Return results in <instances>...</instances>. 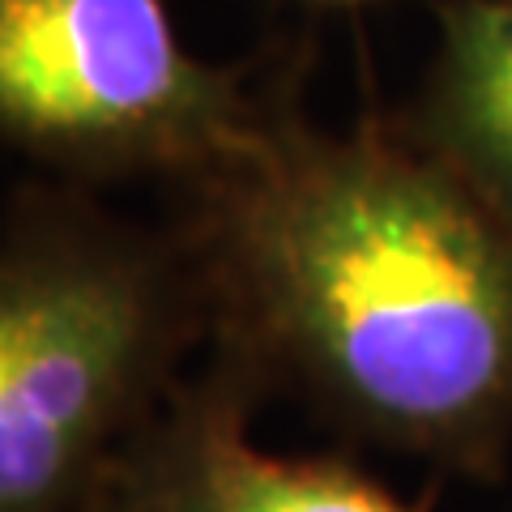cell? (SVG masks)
I'll list each match as a JSON object with an SVG mask.
<instances>
[{"label":"cell","mask_w":512,"mask_h":512,"mask_svg":"<svg viewBox=\"0 0 512 512\" xmlns=\"http://www.w3.org/2000/svg\"><path fill=\"white\" fill-rule=\"evenodd\" d=\"M210 338L363 440L495 474L512 436V222L419 133L274 103L188 184Z\"/></svg>","instance_id":"cell-1"},{"label":"cell","mask_w":512,"mask_h":512,"mask_svg":"<svg viewBox=\"0 0 512 512\" xmlns=\"http://www.w3.org/2000/svg\"><path fill=\"white\" fill-rule=\"evenodd\" d=\"M265 384L214 342L111 478L103 512H423L346 457H278L248 436Z\"/></svg>","instance_id":"cell-4"},{"label":"cell","mask_w":512,"mask_h":512,"mask_svg":"<svg viewBox=\"0 0 512 512\" xmlns=\"http://www.w3.org/2000/svg\"><path fill=\"white\" fill-rule=\"evenodd\" d=\"M269 111L188 52L163 0H0V141L60 175L197 184Z\"/></svg>","instance_id":"cell-3"},{"label":"cell","mask_w":512,"mask_h":512,"mask_svg":"<svg viewBox=\"0 0 512 512\" xmlns=\"http://www.w3.org/2000/svg\"><path fill=\"white\" fill-rule=\"evenodd\" d=\"M414 133L512 222V0L444 5Z\"/></svg>","instance_id":"cell-5"},{"label":"cell","mask_w":512,"mask_h":512,"mask_svg":"<svg viewBox=\"0 0 512 512\" xmlns=\"http://www.w3.org/2000/svg\"><path fill=\"white\" fill-rule=\"evenodd\" d=\"M205 333L184 231L26 192L0 231V512H103Z\"/></svg>","instance_id":"cell-2"}]
</instances>
